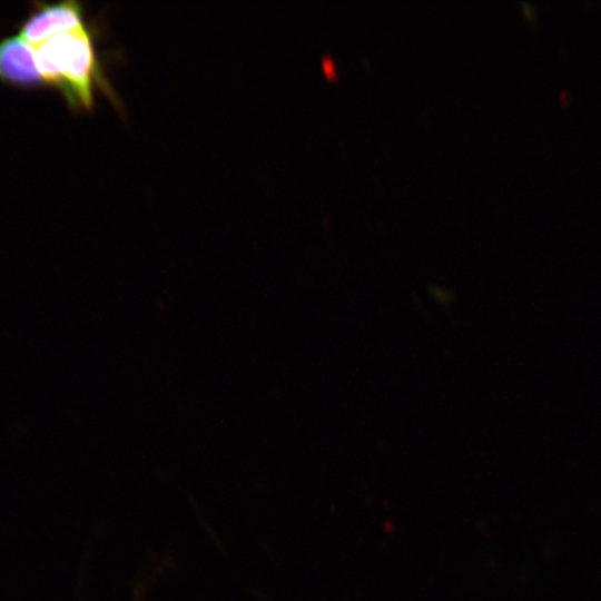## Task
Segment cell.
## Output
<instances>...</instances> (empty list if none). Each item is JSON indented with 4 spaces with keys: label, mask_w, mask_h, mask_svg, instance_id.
Instances as JSON below:
<instances>
[{
    "label": "cell",
    "mask_w": 601,
    "mask_h": 601,
    "mask_svg": "<svg viewBox=\"0 0 601 601\" xmlns=\"http://www.w3.org/2000/svg\"><path fill=\"white\" fill-rule=\"evenodd\" d=\"M0 81L21 89L45 85L35 50L20 36L0 39Z\"/></svg>",
    "instance_id": "obj_3"
},
{
    "label": "cell",
    "mask_w": 601,
    "mask_h": 601,
    "mask_svg": "<svg viewBox=\"0 0 601 601\" xmlns=\"http://www.w3.org/2000/svg\"><path fill=\"white\" fill-rule=\"evenodd\" d=\"M92 29L82 26L37 45L36 60L45 85L56 88L71 109L91 110L96 87L108 96Z\"/></svg>",
    "instance_id": "obj_1"
},
{
    "label": "cell",
    "mask_w": 601,
    "mask_h": 601,
    "mask_svg": "<svg viewBox=\"0 0 601 601\" xmlns=\"http://www.w3.org/2000/svg\"><path fill=\"white\" fill-rule=\"evenodd\" d=\"M321 68L325 76L329 79H336L338 77V67L335 59L329 55H323L321 57Z\"/></svg>",
    "instance_id": "obj_4"
},
{
    "label": "cell",
    "mask_w": 601,
    "mask_h": 601,
    "mask_svg": "<svg viewBox=\"0 0 601 601\" xmlns=\"http://www.w3.org/2000/svg\"><path fill=\"white\" fill-rule=\"evenodd\" d=\"M26 19L19 24V36L30 43L39 45L83 24V7L78 1L55 3L33 2Z\"/></svg>",
    "instance_id": "obj_2"
}]
</instances>
